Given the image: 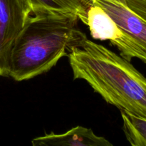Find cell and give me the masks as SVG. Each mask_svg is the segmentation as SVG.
Masks as SVG:
<instances>
[{
    "mask_svg": "<svg viewBox=\"0 0 146 146\" xmlns=\"http://www.w3.org/2000/svg\"><path fill=\"white\" fill-rule=\"evenodd\" d=\"M74 79L86 81L109 104L146 118V78L120 54L86 36L68 54Z\"/></svg>",
    "mask_w": 146,
    "mask_h": 146,
    "instance_id": "6da1fadb",
    "label": "cell"
},
{
    "mask_svg": "<svg viewBox=\"0 0 146 146\" xmlns=\"http://www.w3.org/2000/svg\"><path fill=\"white\" fill-rule=\"evenodd\" d=\"M78 17L57 13L31 14L17 38L11 54L9 77L16 81L48 72L86 35Z\"/></svg>",
    "mask_w": 146,
    "mask_h": 146,
    "instance_id": "7a4b0ae2",
    "label": "cell"
},
{
    "mask_svg": "<svg viewBox=\"0 0 146 146\" xmlns=\"http://www.w3.org/2000/svg\"><path fill=\"white\" fill-rule=\"evenodd\" d=\"M31 14L27 0H0V76H9L14 44Z\"/></svg>",
    "mask_w": 146,
    "mask_h": 146,
    "instance_id": "3957f363",
    "label": "cell"
},
{
    "mask_svg": "<svg viewBox=\"0 0 146 146\" xmlns=\"http://www.w3.org/2000/svg\"><path fill=\"white\" fill-rule=\"evenodd\" d=\"M85 24L94 39L109 41L128 61L137 58L136 51L130 38L101 6L94 4L88 8Z\"/></svg>",
    "mask_w": 146,
    "mask_h": 146,
    "instance_id": "277c9868",
    "label": "cell"
},
{
    "mask_svg": "<svg viewBox=\"0 0 146 146\" xmlns=\"http://www.w3.org/2000/svg\"><path fill=\"white\" fill-rule=\"evenodd\" d=\"M101 6L128 36L137 53V58L146 64V21L115 0H94Z\"/></svg>",
    "mask_w": 146,
    "mask_h": 146,
    "instance_id": "5b68a950",
    "label": "cell"
},
{
    "mask_svg": "<svg viewBox=\"0 0 146 146\" xmlns=\"http://www.w3.org/2000/svg\"><path fill=\"white\" fill-rule=\"evenodd\" d=\"M34 146H112L105 138L98 136L91 128L76 126L64 133H54L36 137L31 141Z\"/></svg>",
    "mask_w": 146,
    "mask_h": 146,
    "instance_id": "8992f818",
    "label": "cell"
},
{
    "mask_svg": "<svg viewBox=\"0 0 146 146\" xmlns=\"http://www.w3.org/2000/svg\"><path fill=\"white\" fill-rule=\"evenodd\" d=\"M32 14L44 13L67 14L76 16L85 24L87 11L94 0H27Z\"/></svg>",
    "mask_w": 146,
    "mask_h": 146,
    "instance_id": "52a82bcc",
    "label": "cell"
},
{
    "mask_svg": "<svg viewBox=\"0 0 146 146\" xmlns=\"http://www.w3.org/2000/svg\"><path fill=\"white\" fill-rule=\"evenodd\" d=\"M123 130L133 146H146V118L121 110Z\"/></svg>",
    "mask_w": 146,
    "mask_h": 146,
    "instance_id": "ba28073f",
    "label": "cell"
},
{
    "mask_svg": "<svg viewBox=\"0 0 146 146\" xmlns=\"http://www.w3.org/2000/svg\"><path fill=\"white\" fill-rule=\"evenodd\" d=\"M128 8L146 21V0H125Z\"/></svg>",
    "mask_w": 146,
    "mask_h": 146,
    "instance_id": "9c48e42d",
    "label": "cell"
},
{
    "mask_svg": "<svg viewBox=\"0 0 146 146\" xmlns=\"http://www.w3.org/2000/svg\"><path fill=\"white\" fill-rule=\"evenodd\" d=\"M115 1H120V2H122V3H124V4H125V0H115Z\"/></svg>",
    "mask_w": 146,
    "mask_h": 146,
    "instance_id": "30bf717a",
    "label": "cell"
}]
</instances>
